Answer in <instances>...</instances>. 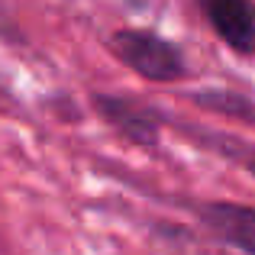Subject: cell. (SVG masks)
Wrapping results in <instances>:
<instances>
[{"label": "cell", "instance_id": "cell-1", "mask_svg": "<svg viewBox=\"0 0 255 255\" xmlns=\"http://www.w3.org/2000/svg\"><path fill=\"white\" fill-rule=\"evenodd\" d=\"M110 52L129 71L155 84H174L187 75L184 52L152 29H117L110 36Z\"/></svg>", "mask_w": 255, "mask_h": 255}, {"label": "cell", "instance_id": "cell-2", "mask_svg": "<svg viewBox=\"0 0 255 255\" xmlns=\"http://www.w3.org/2000/svg\"><path fill=\"white\" fill-rule=\"evenodd\" d=\"M91 104L97 117L110 129H117L126 142L142 145V149H152L162 142V129L168 126V117L155 104H145L129 94H94Z\"/></svg>", "mask_w": 255, "mask_h": 255}, {"label": "cell", "instance_id": "cell-3", "mask_svg": "<svg viewBox=\"0 0 255 255\" xmlns=\"http://www.w3.org/2000/svg\"><path fill=\"white\" fill-rule=\"evenodd\" d=\"M194 220L210 233L217 243L230 249L255 255V207L239 200H200L194 204Z\"/></svg>", "mask_w": 255, "mask_h": 255}, {"label": "cell", "instance_id": "cell-4", "mask_svg": "<svg viewBox=\"0 0 255 255\" xmlns=\"http://www.w3.org/2000/svg\"><path fill=\"white\" fill-rule=\"evenodd\" d=\"M217 39L236 55H255V3L252 0H197Z\"/></svg>", "mask_w": 255, "mask_h": 255}, {"label": "cell", "instance_id": "cell-5", "mask_svg": "<svg viewBox=\"0 0 255 255\" xmlns=\"http://www.w3.org/2000/svg\"><path fill=\"white\" fill-rule=\"evenodd\" d=\"M168 126L181 129V136H184L187 142H194V145H200V149L213 152V155H220L223 162L236 165V168L249 171L252 178H255V145L243 142V139H236V136H226V132H213V129H204V126L184 123V120H171V117H168Z\"/></svg>", "mask_w": 255, "mask_h": 255}, {"label": "cell", "instance_id": "cell-6", "mask_svg": "<svg viewBox=\"0 0 255 255\" xmlns=\"http://www.w3.org/2000/svg\"><path fill=\"white\" fill-rule=\"evenodd\" d=\"M191 100L197 107H204V110L223 113L230 120H243V123L255 120V104L236 91H197V94H191Z\"/></svg>", "mask_w": 255, "mask_h": 255}]
</instances>
